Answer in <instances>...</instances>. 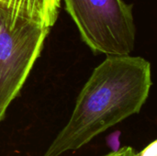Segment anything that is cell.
<instances>
[{
	"instance_id": "cell-5",
	"label": "cell",
	"mask_w": 157,
	"mask_h": 156,
	"mask_svg": "<svg viewBox=\"0 0 157 156\" xmlns=\"http://www.w3.org/2000/svg\"><path fill=\"white\" fill-rule=\"evenodd\" d=\"M103 156H136V154L132 147L124 146L122 148H119L118 150L112 151L109 154Z\"/></svg>"
},
{
	"instance_id": "cell-3",
	"label": "cell",
	"mask_w": 157,
	"mask_h": 156,
	"mask_svg": "<svg viewBox=\"0 0 157 156\" xmlns=\"http://www.w3.org/2000/svg\"><path fill=\"white\" fill-rule=\"evenodd\" d=\"M50 29L0 6V121L40 55Z\"/></svg>"
},
{
	"instance_id": "cell-2",
	"label": "cell",
	"mask_w": 157,
	"mask_h": 156,
	"mask_svg": "<svg viewBox=\"0 0 157 156\" xmlns=\"http://www.w3.org/2000/svg\"><path fill=\"white\" fill-rule=\"evenodd\" d=\"M82 40L95 54L130 55L136 29L132 5L123 0H63Z\"/></svg>"
},
{
	"instance_id": "cell-1",
	"label": "cell",
	"mask_w": 157,
	"mask_h": 156,
	"mask_svg": "<svg viewBox=\"0 0 157 156\" xmlns=\"http://www.w3.org/2000/svg\"><path fill=\"white\" fill-rule=\"evenodd\" d=\"M152 86L151 63L140 56H107L82 88L72 115L42 156H61L87 144L138 114Z\"/></svg>"
},
{
	"instance_id": "cell-4",
	"label": "cell",
	"mask_w": 157,
	"mask_h": 156,
	"mask_svg": "<svg viewBox=\"0 0 157 156\" xmlns=\"http://www.w3.org/2000/svg\"><path fill=\"white\" fill-rule=\"evenodd\" d=\"M62 0H0V6L12 15L31 19L42 26H54Z\"/></svg>"
},
{
	"instance_id": "cell-6",
	"label": "cell",
	"mask_w": 157,
	"mask_h": 156,
	"mask_svg": "<svg viewBox=\"0 0 157 156\" xmlns=\"http://www.w3.org/2000/svg\"><path fill=\"white\" fill-rule=\"evenodd\" d=\"M157 142L154 141L149 145H147L143 151L139 154H136V156H157Z\"/></svg>"
}]
</instances>
